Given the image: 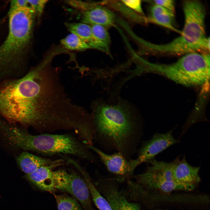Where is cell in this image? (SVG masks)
Instances as JSON below:
<instances>
[{
    "label": "cell",
    "instance_id": "obj_1",
    "mask_svg": "<svg viewBox=\"0 0 210 210\" xmlns=\"http://www.w3.org/2000/svg\"><path fill=\"white\" fill-rule=\"evenodd\" d=\"M51 61L46 57L21 78L1 80L0 114L8 122L48 132L68 123L74 105Z\"/></svg>",
    "mask_w": 210,
    "mask_h": 210
},
{
    "label": "cell",
    "instance_id": "obj_2",
    "mask_svg": "<svg viewBox=\"0 0 210 210\" xmlns=\"http://www.w3.org/2000/svg\"><path fill=\"white\" fill-rule=\"evenodd\" d=\"M91 114L95 134L126 158L133 152L141 129L138 118L128 104L93 103Z\"/></svg>",
    "mask_w": 210,
    "mask_h": 210
},
{
    "label": "cell",
    "instance_id": "obj_3",
    "mask_svg": "<svg viewBox=\"0 0 210 210\" xmlns=\"http://www.w3.org/2000/svg\"><path fill=\"white\" fill-rule=\"evenodd\" d=\"M9 32L0 46V79L21 72L26 66L35 17L29 6L8 12Z\"/></svg>",
    "mask_w": 210,
    "mask_h": 210
},
{
    "label": "cell",
    "instance_id": "obj_4",
    "mask_svg": "<svg viewBox=\"0 0 210 210\" xmlns=\"http://www.w3.org/2000/svg\"><path fill=\"white\" fill-rule=\"evenodd\" d=\"M144 63L148 70L163 75L185 85H200L209 78V53H188L175 62L169 64Z\"/></svg>",
    "mask_w": 210,
    "mask_h": 210
},
{
    "label": "cell",
    "instance_id": "obj_5",
    "mask_svg": "<svg viewBox=\"0 0 210 210\" xmlns=\"http://www.w3.org/2000/svg\"><path fill=\"white\" fill-rule=\"evenodd\" d=\"M24 146L25 150L44 154L69 155L92 162L96 161L88 146L69 134L34 135L29 133L25 137Z\"/></svg>",
    "mask_w": 210,
    "mask_h": 210
},
{
    "label": "cell",
    "instance_id": "obj_6",
    "mask_svg": "<svg viewBox=\"0 0 210 210\" xmlns=\"http://www.w3.org/2000/svg\"><path fill=\"white\" fill-rule=\"evenodd\" d=\"M145 49L153 55H180L197 52H208L210 42L197 41L184 34L168 43L157 44L147 42Z\"/></svg>",
    "mask_w": 210,
    "mask_h": 210
},
{
    "label": "cell",
    "instance_id": "obj_7",
    "mask_svg": "<svg viewBox=\"0 0 210 210\" xmlns=\"http://www.w3.org/2000/svg\"><path fill=\"white\" fill-rule=\"evenodd\" d=\"M56 189L67 192L82 204L84 210H93L90 194L83 177L63 169L53 171Z\"/></svg>",
    "mask_w": 210,
    "mask_h": 210
},
{
    "label": "cell",
    "instance_id": "obj_8",
    "mask_svg": "<svg viewBox=\"0 0 210 210\" xmlns=\"http://www.w3.org/2000/svg\"><path fill=\"white\" fill-rule=\"evenodd\" d=\"M172 130L164 133H156L149 140L144 142L137 158L131 160L134 169L141 163H148L170 146L179 142L172 135Z\"/></svg>",
    "mask_w": 210,
    "mask_h": 210
},
{
    "label": "cell",
    "instance_id": "obj_9",
    "mask_svg": "<svg viewBox=\"0 0 210 210\" xmlns=\"http://www.w3.org/2000/svg\"><path fill=\"white\" fill-rule=\"evenodd\" d=\"M117 179L101 180L98 182V188L107 201L113 210H140L138 203L129 202L125 192L119 189Z\"/></svg>",
    "mask_w": 210,
    "mask_h": 210
},
{
    "label": "cell",
    "instance_id": "obj_10",
    "mask_svg": "<svg viewBox=\"0 0 210 210\" xmlns=\"http://www.w3.org/2000/svg\"><path fill=\"white\" fill-rule=\"evenodd\" d=\"M89 149L97 154L101 160L110 172L118 175L120 181L133 176L134 171L131 160H127L122 154L117 152L112 154H106L92 145Z\"/></svg>",
    "mask_w": 210,
    "mask_h": 210
},
{
    "label": "cell",
    "instance_id": "obj_11",
    "mask_svg": "<svg viewBox=\"0 0 210 210\" xmlns=\"http://www.w3.org/2000/svg\"><path fill=\"white\" fill-rule=\"evenodd\" d=\"M178 157L171 162L173 179L181 184L193 186L200 181L199 174L200 167L193 166L186 161L185 156Z\"/></svg>",
    "mask_w": 210,
    "mask_h": 210
},
{
    "label": "cell",
    "instance_id": "obj_12",
    "mask_svg": "<svg viewBox=\"0 0 210 210\" xmlns=\"http://www.w3.org/2000/svg\"><path fill=\"white\" fill-rule=\"evenodd\" d=\"M63 159H59L55 163L41 167L33 173L26 175L25 177L40 189L50 192H53L56 189L53 169L67 163Z\"/></svg>",
    "mask_w": 210,
    "mask_h": 210
},
{
    "label": "cell",
    "instance_id": "obj_13",
    "mask_svg": "<svg viewBox=\"0 0 210 210\" xmlns=\"http://www.w3.org/2000/svg\"><path fill=\"white\" fill-rule=\"evenodd\" d=\"M115 19V15L111 10L95 6L83 12L81 22L90 25H98L106 27L112 25Z\"/></svg>",
    "mask_w": 210,
    "mask_h": 210
},
{
    "label": "cell",
    "instance_id": "obj_14",
    "mask_svg": "<svg viewBox=\"0 0 210 210\" xmlns=\"http://www.w3.org/2000/svg\"><path fill=\"white\" fill-rule=\"evenodd\" d=\"M59 160H52L24 151L17 157V162L21 170L26 175L33 173L41 167L55 163Z\"/></svg>",
    "mask_w": 210,
    "mask_h": 210
},
{
    "label": "cell",
    "instance_id": "obj_15",
    "mask_svg": "<svg viewBox=\"0 0 210 210\" xmlns=\"http://www.w3.org/2000/svg\"><path fill=\"white\" fill-rule=\"evenodd\" d=\"M148 21L181 34V31L174 26V13L158 5L154 4L150 8Z\"/></svg>",
    "mask_w": 210,
    "mask_h": 210
},
{
    "label": "cell",
    "instance_id": "obj_16",
    "mask_svg": "<svg viewBox=\"0 0 210 210\" xmlns=\"http://www.w3.org/2000/svg\"><path fill=\"white\" fill-rule=\"evenodd\" d=\"M92 36L88 45L91 48L110 54V38L105 27L98 25H91Z\"/></svg>",
    "mask_w": 210,
    "mask_h": 210
},
{
    "label": "cell",
    "instance_id": "obj_17",
    "mask_svg": "<svg viewBox=\"0 0 210 210\" xmlns=\"http://www.w3.org/2000/svg\"><path fill=\"white\" fill-rule=\"evenodd\" d=\"M81 173L87 185L93 201L99 210H113L106 200L100 194L93 184L90 177L85 171H82Z\"/></svg>",
    "mask_w": 210,
    "mask_h": 210
},
{
    "label": "cell",
    "instance_id": "obj_18",
    "mask_svg": "<svg viewBox=\"0 0 210 210\" xmlns=\"http://www.w3.org/2000/svg\"><path fill=\"white\" fill-rule=\"evenodd\" d=\"M65 24L71 33L76 35L88 44L92 36L91 25L82 22H66Z\"/></svg>",
    "mask_w": 210,
    "mask_h": 210
},
{
    "label": "cell",
    "instance_id": "obj_19",
    "mask_svg": "<svg viewBox=\"0 0 210 210\" xmlns=\"http://www.w3.org/2000/svg\"><path fill=\"white\" fill-rule=\"evenodd\" d=\"M60 42L64 47L68 50L83 51L91 48L87 43L72 33L62 39Z\"/></svg>",
    "mask_w": 210,
    "mask_h": 210
},
{
    "label": "cell",
    "instance_id": "obj_20",
    "mask_svg": "<svg viewBox=\"0 0 210 210\" xmlns=\"http://www.w3.org/2000/svg\"><path fill=\"white\" fill-rule=\"evenodd\" d=\"M58 210H83L75 198L65 195H54Z\"/></svg>",
    "mask_w": 210,
    "mask_h": 210
},
{
    "label": "cell",
    "instance_id": "obj_21",
    "mask_svg": "<svg viewBox=\"0 0 210 210\" xmlns=\"http://www.w3.org/2000/svg\"><path fill=\"white\" fill-rule=\"evenodd\" d=\"M27 1L29 6L33 10L35 15L40 17L42 15L45 6L48 1L27 0Z\"/></svg>",
    "mask_w": 210,
    "mask_h": 210
},
{
    "label": "cell",
    "instance_id": "obj_22",
    "mask_svg": "<svg viewBox=\"0 0 210 210\" xmlns=\"http://www.w3.org/2000/svg\"><path fill=\"white\" fill-rule=\"evenodd\" d=\"M121 1L128 8L133 10L134 11L137 12L139 14L144 15L141 1L127 0H122Z\"/></svg>",
    "mask_w": 210,
    "mask_h": 210
},
{
    "label": "cell",
    "instance_id": "obj_23",
    "mask_svg": "<svg viewBox=\"0 0 210 210\" xmlns=\"http://www.w3.org/2000/svg\"><path fill=\"white\" fill-rule=\"evenodd\" d=\"M154 4L162 7L174 13L175 11L174 1L172 0H156L153 1Z\"/></svg>",
    "mask_w": 210,
    "mask_h": 210
},
{
    "label": "cell",
    "instance_id": "obj_24",
    "mask_svg": "<svg viewBox=\"0 0 210 210\" xmlns=\"http://www.w3.org/2000/svg\"><path fill=\"white\" fill-rule=\"evenodd\" d=\"M29 6L27 0H12L9 10H13L27 7Z\"/></svg>",
    "mask_w": 210,
    "mask_h": 210
},
{
    "label": "cell",
    "instance_id": "obj_25",
    "mask_svg": "<svg viewBox=\"0 0 210 210\" xmlns=\"http://www.w3.org/2000/svg\"></svg>",
    "mask_w": 210,
    "mask_h": 210
}]
</instances>
